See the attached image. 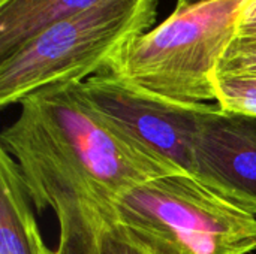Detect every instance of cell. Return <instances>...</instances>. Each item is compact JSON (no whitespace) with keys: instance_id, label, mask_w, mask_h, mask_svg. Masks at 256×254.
Returning <instances> with one entry per match:
<instances>
[{"instance_id":"obj_1","label":"cell","mask_w":256,"mask_h":254,"mask_svg":"<svg viewBox=\"0 0 256 254\" xmlns=\"http://www.w3.org/2000/svg\"><path fill=\"white\" fill-rule=\"evenodd\" d=\"M75 84L45 87L20 103L2 133L30 202L50 210L58 241H102L114 229L120 199L135 187L180 174L120 136Z\"/></svg>"},{"instance_id":"obj_4","label":"cell","mask_w":256,"mask_h":254,"mask_svg":"<svg viewBox=\"0 0 256 254\" xmlns=\"http://www.w3.org/2000/svg\"><path fill=\"white\" fill-rule=\"evenodd\" d=\"M156 6L158 0H104L48 25L0 61V106L100 72L129 40L147 31Z\"/></svg>"},{"instance_id":"obj_14","label":"cell","mask_w":256,"mask_h":254,"mask_svg":"<svg viewBox=\"0 0 256 254\" xmlns=\"http://www.w3.org/2000/svg\"><path fill=\"white\" fill-rule=\"evenodd\" d=\"M236 39L244 40V42H256V22L246 24V25H238Z\"/></svg>"},{"instance_id":"obj_9","label":"cell","mask_w":256,"mask_h":254,"mask_svg":"<svg viewBox=\"0 0 256 254\" xmlns=\"http://www.w3.org/2000/svg\"><path fill=\"white\" fill-rule=\"evenodd\" d=\"M214 85L216 105L224 111L256 117V78L216 75Z\"/></svg>"},{"instance_id":"obj_3","label":"cell","mask_w":256,"mask_h":254,"mask_svg":"<svg viewBox=\"0 0 256 254\" xmlns=\"http://www.w3.org/2000/svg\"><path fill=\"white\" fill-rule=\"evenodd\" d=\"M116 231L150 254H252L256 217L188 174L150 180L126 193Z\"/></svg>"},{"instance_id":"obj_6","label":"cell","mask_w":256,"mask_h":254,"mask_svg":"<svg viewBox=\"0 0 256 254\" xmlns=\"http://www.w3.org/2000/svg\"><path fill=\"white\" fill-rule=\"evenodd\" d=\"M194 150L198 181L256 216V117L206 103L198 112Z\"/></svg>"},{"instance_id":"obj_12","label":"cell","mask_w":256,"mask_h":254,"mask_svg":"<svg viewBox=\"0 0 256 254\" xmlns=\"http://www.w3.org/2000/svg\"><path fill=\"white\" fill-rule=\"evenodd\" d=\"M106 247L110 254H150L132 244L116 229L106 237Z\"/></svg>"},{"instance_id":"obj_2","label":"cell","mask_w":256,"mask_h":254,"mask_svg":"<svg viewBox=\"0 0 256 254\" xmlns=\"http://www.w3.org/2000/svg\"><path fill=\"white\" fill-rule=\"evenodd\" d=\"M248 0H204L176 9L129 40L105 67L152 97L184 106L216 100V70Z\"/></svg>"},{"instance_id":"obj_7","label":"cell","mask_w":256,"mask_h":254,"mask_svg":"<svg viewBox=\"0 0 256 254\" xmlns=\"http://www.w3.org/2000/svg\"><path fill=\"white\" fill-rule=\"evenodd\" d=\"M0 254H58L44 241L18 166L2 148Z\"/></svg>"},{"instance_id":"obj_13","label":"cell","mask_w":256,"mask_h":254,"mask_svg":"<svg viewBox=\"0 0 256 254\" xmlns=\"http://www.w3.org/2000/svg\"><path fill=\"white\" fill-rule=\"evenodd\" d=\"M254 22H256V0H248L243 7L238 25H246V24H254Z\"/></svg>"},{"instance_id":"obj_10","label":"cell","mask_w":256,"mask_h":254,"mask_svg":"<svg viewBox=\"0 0 256 254\" xmlns=\"http://www.w3.org/2000/svg\"><path fill=\"white\" fill-rule=\"evenodd\" d=\"M216 75L256 78V42H244L234 37L218 66Z\"/></svg>"},{"instance_id":"obj_5","label":"cell","mask_w":256,"mask_h":254,"mask_svg":"<svg viewBox=\"0 0 256 254\" xmlns=\"http://www.w3.org/2000/svg\"><path fill=\"white\" fill-rule=\"evenodd\" d=\"M98 115L120 136L153 159L198 180L194 150L198 112L206 103H170L128 85L102 69L78 84Z\"/></svg>"},{"instance_id":"obj_8","label":"cell","mask_w":256,"mask_h":254,"mask_svg":"<svg viewBox=\"0 0 256 254\" xmlns=\"http://www.w3.org/2000/svg\"><path fill=\"white\" fill-rule=\"evenodd\" d=\"M104 0H0V61L48 25Z\"/></svg>"},{"instance_id":"obj_15","label":"cell","mask_w":256,"mask_h":254,"mask_svg":"<svg viewBox=\"0 0 256 254\" xmlns=\"http://www.w3.org/2000/svg\"><path fill=\"white\" fill-rule=\"evenodd\" d=\"M200 1H204V0H177L176 9H183V7L192 6V4H195V3H200Z\"/></svg>"},{"instance_id":"obj_11","label":"cell","mask_w":256,"mask_h":254,"mask_svg":"<svg viewBox=\"0 0 256 254\" xmlns=\"http://www.w3.org/2000/svg\"><path fill=\"white\" fill-rule=\"evenodd\" d=\"M58 254H110L106 247V238L102 241H58L57 247Z\"/></svg>"}]
</instances>
